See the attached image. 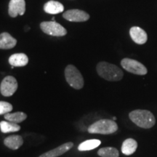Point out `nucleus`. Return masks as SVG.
Masks as SVG:
<instances>
[{
    "label": "nucleus",
    "mask_w": 157,
    "mask_h": 157,
    "mask_svg": "<svg viewBox=\"0 0 157 157\" xmlns=\"http://www.w3.org/2000/svg\"><path fill=\"white\" fill-rule=\"evenodd\" d=\"M97 72L101 77L110 82L120 81L123 78V71L116 65L107 62H100L97 65Z\"/></svg>",
    "instance_id": "1"
},
{
    "label": "nucleus",
    "mask_w": 157,
    "mask_h": 157,
    "mask_svg": "<svg viewBox=\"0 0 157 157\" xmlns=\"http://www.w3.org/2000/svg\"><path fill=\"white\" fill-rule=\"evenodd\" d=\"M129 117L133 123L141 128H151L156 124L154 114L148 110H135L129 113Z\"/></svg>",
    "instance_id": "2"
},
{
    "label": "nucleus",
    "mask_w": 157,
    "mask_h": 157,
    "mask_svg": "<svg viewBox=\"0 0 157 157\" xmlns=\"http://www.w3.org/2000/svg\"><path fill=\"white\" fill-rule=\"evenodd\" d=\"M118 125L115 121L110 119H101L95 121L88 127V132L91 134L109 135L117 131Z\"/></svg>",
    "instance_id": "3"
},
{
    "label": "nucleus",
    "mask_w": 157,
    "mask_h": 157,
    "mask_svg": "<svg viewBox=\"0 0 157 157\" xmlns=\"http://www.w3.org/2000/svg\"><path fill=\"white\" fill-rule=\"evenodd\" d=\"M65 77L71 87L80 90L84 87V78L80 71L73 65H68L65 69Z\"/></svg>",
    "instance_id": "4"
},
{
    "label": "nucleus",
    "mask_w": 157,
    "mask_h": 157,
    "mask_svg": "<svg viewBox=\"0 0 157 157\" xmlns=\"http://www.w3.org/2000/svg\"><path fill=\"white\" fill-rule=\"evenodd\" d=\"M121 65L127 71L136 75H146L148 73V70L144 65L133 59L124 58L121 60Z\"/></svg>",
    "instance_id": "5"
},
{
    "label": "nucleus",
    "mask_w": 157,
    "mask_h": 157,
    "mask_svg": "<svg viewBox=\"0 0 157 157\" xmlns=\"http://www.w3.org/2000/svg\"><path fill=\"white\" fill-rule=\"evenodd\" d=\"M40 28L44 34L54 36H63L67 34L66 29L56 21H44L41 23Z\"/></svg>",
    "instance_id": "6"
},
{
    "label": "nucleus",
    "mask_w": 157,
    "mask_h": 157,
    "mask_svg": "<svg viewBox=\"0 0 157 157\" xmlns=\"http://www.w3.org/2000/svg\"><path fill=\"white\" fill-rule=\"evenodd\" d=\"M17 89L16 78L12 76H7L4 78L0 85V92L5 97H10Z\"/></svg>",
    "instance_id": "7"
},
{
    "label": "nucleus",
    "mask_w": 157,
    "mask_h": 157,
    "mask_svg": "<svg viewBox=\"0 0 157 157\" xmlns=\"http://www.w3.org/2000/svg\"><path fill=\"white\" fill-rule=\"evenodd\" d=\"M63 17L71 22H84L90 19L88 13L81 10H69L65 12L63 14Z\"/></svg>",
    "instance_id": "8"
},
{
    "label": "nucleus",
    "mask_w": 157,
    "mask_h": 157,
    "mask_svg": "<svg viewBox=\"0 0 157 157\" xmlns=\"http://www.w3.org/2000/svg\"><path fill=\"white\" fill-rule=\"evenodd\" d=\"M25 12V0H10L9 3L8 13L10 16L15 17L17 15H23Z\"/></svg>",
    "instance_id": "9"
},
{
    "label": "nucleus",
    "mask_w": 157,
    "mask_h": 157,
    "mask_svg": "<svg viewBox=\"0 0 157 157\" xmlns=\"http://www.w3.org/2000/svg\"><path fill=\"white\" fill-rule=\"evenodd\" d=\"M129 35L134 42L137 44H145L148 40L146 32L140 27L133 26L129 30Z\"/></svg>",
    "instance_id": "10"
},
{
    "label": "nucleus",
    "mask_w": 157,
    "mask_h": 157,
    "mask_svg": "<svg viewBox=\"0 0 157 157\" xmlns=\"http://www.w3.org/2000/svg\"><path fill=\"white\" fill-rule=\"evenodd\" d=\"M74 146V143L71 142H68L61 145V146L57 147L56 148L49 151L44 153L39 156V157H58L61 156L62 154H65L69 151L72 147Z\"/></svg>",
    "instance_id": "11"
},
{
    "label": "nucleus",
    "mask_w": 157,
    "mask_h": 157,
    "mask_svg": "<svg viewBox=\"0 0 157 157\" xmlns=\"http://www.w3.org/2000/svg\"><path fill=\"white\" fill-rule=\"evenodd\" d=\"M29 63V58L24 53H15L9 58V63L13 67H23Z\"/></svg>",
    "instance_id": "12"
},
{
    "label": "nucleus",
    "mask_w": 157,
    "mask_h": 157,
    "mask_svg": "<svg viewBox=\"0 0 157 157\" xmlns=\"http://www.w3.org/2000/svg\"><path fill=\"white\" fill-rule=\"evenodd\" d=\"M17 44V40L10 34L4 32L0 34V49L9 50L13 48Z\"/></svg>",
    "instance_id": "13"
},
{
    "label": "nucleus",
    "mask_w": 157,
    "mask_h": 157,
    "mask_svg": "<svg viewBox=\"0 0 157 157\" xmlns=\"http://www.w3.org/2000/svg\"><path fill=\"white\" fill-rule=\"evenodd\" d=\"M44 10L49 14L56 15L62 13L64 10V7L59 2L50 0L44 4Z\"/></svg>",
    "instance_id": "14"
},
{
    "label": "nucleus",
    "mask_w": 157,
    "mask_h": 157,
    "mask_svg": "<svg viewBox=\"0 0 157 157\" xmlns=\"http://www.w3.org/2000/svg\"><path fill=\"white\" fill-rule=\"evenodd\" d=\"M4 143L7 148L12 150H17L23 145V140L20 135H10L6 137L4 140Z\"/></svg>",
    "instance_id": "15"
},
{
    "label": "nucleus",
    "mask_w": 157,
    "mask_h": 157,
    "mask_svg": "<svg viewBox=\"0 0 157 157\" xmlns=\"http://www.w3.org/2000/svg\"><path fill=\"white\" fill-rule=\"evenodd\" d=\"M137 148V141L132 138L126 139L121 146V152L127 156L132 155L136 151Z\"/></svg>",
    "instance_id": "16"
},
{
    "label": "nucleus",
    "mask_w": 157,
    "mask_h": 157,
    "mask_svg": "<svg viewBox=\"0 0 157 157\" xmlns=\"http://www.w3.org/2000/svg\"><path fill=\"white\" fill-rule=\"evenodd\" d=\"M101 140L98 139H91L82 142L78 146V149L80 151H87L93 150L101 145Z\"/></svg>",
    "instance_id": "17"
},
{
    "label": "nucleus",
    "mask_w": 157,
    "mask_h": 157,
    "mask_svg": "<svg viewBox=\"0 0 157 157\" xmlns=\"http://www.w3.org/2000/svg\"><path fill=\"white\" fill-rule=\"evenodd\" d=\"M0 129L3 133L15 132L21 129V127L16 123L9 121H2L0 122Z\"/></svg>",
    "instance_id": "18"
},
{
    "label": "nucleus",
    "mask_w": 157,
    "mask_h": 157,
    "mask_svg": "<svg viewBox=\"0 0 157 157\" xmlns=\"http://www.w3.org/2000/svg\"><path fill=\"white\" fill-rule=\"evenodd\" d=\"M27 118V115L23 112H15V113H8L5 114V119L6 120L11 121L14 123H21L25 120Z\"/></svg>",
    "instance_id": "19"
},
{
    "label": "nucleus",
    "mask_w": 157,
    "mask_h": 157,
    "mask_svg": "<svg viewBox=\"0 0 157 157\" xmlns=\"http://www.w3.org/2000/svg\"><path fill=\"white\" fill-rule=\"evenodd\" d=\"M98 154L101 157H119V153L117 148L113 147H105L99 149Z\"/></svg>",
    "instance_id": "20"
},
{
    "label": "nucleus",
    "mask_w": 157,
    "mask_h": 157,
    "mask_svg": "<svg viewBox=\"0 0 157 157\" xmlns=\"http://www.w3.org/2000/svg\"><path fill=\"white\" fill-rule=\"evenodd\" d=\"M13 110V105L5 101H0V115L8 113Z\"/></svg>",
    "instance_id": "21"
},
{
    "label": "nucleus",
    "mask_w": 157,
    "mask_h": 157,
    "mask_svg": "<svg viewBox=\"0 0 157 157\" xmlns=\"http://www.w3.org/2000/svg\"><path fill=\"white\" fill-rule=\"evenodd\" d=\"M113 121H116V120H117V117H113Z\"/></svg>",
    "instance_id": "22"
}]
</instances>
